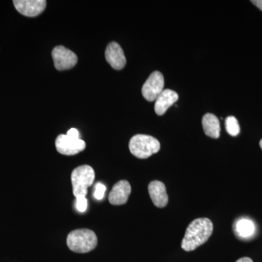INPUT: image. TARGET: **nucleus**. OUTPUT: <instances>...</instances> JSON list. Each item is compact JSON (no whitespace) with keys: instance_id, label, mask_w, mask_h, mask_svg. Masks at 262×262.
I'll list each match as a JSON object with an SVG mask.
<instances>
[{"instance_id":"1","label":"nucleus","mask_w":262,"mask_h":262,"mask_svg":"<svg viewBox=\"0 0 262 262\" xmlns=\"http://www.w3.org/2000/svg\"><path fill=\"white\" fill-rule=\"evenodd\" d=\"M213 230V225L211 220L207 218L196 219L186 229L182 248L186 251H194L208 241Z\"/></svg>"},{"instance_id":"2","label":"nucleus","mask_w":262,"mask_h":262,"mask_svg":"<svg viewBox=\"0 0 262 262\" xmlns=\"http://www.w3.org/2000/svg\"><path fill=\"white\" fill-rule=\"evenodd\" d=\"M67 244L71 251L74 252L89 253L97 246V236L91 229H77L68 234Z\"/></svg>"},{"instance_id":"3","label":"nucleus","mask_w":262,"mask_h":262,"mask_svg":"<svg viewBox=\"0 0 262 262\" xmlns=\"http://www.w3.org/2000/svg\"><path fill=\"white\" fill-rule=\"evenodd\" d=\"M129 149L136 158L146 159L159 151L160 144L159 141L152 136L138 134L131 138Z\"/></svg>"},{"instance_id":"4","label":"nucleus","mask_w":262,"mask_h":262,"mask_svg":"<svg viewBox=\"0 0 262 262\" xmlns=\"http://www.w3.org/2000/svg\"><path fill=\"white\" fill-rule=\"evenodd\" d=\"M94 179L95 172L92 167L84 165L76 168L71 176L73 194L75 198L87 195L88 189L94 184Z\"/></svg>"},{"instance_id":"5","label":"nucleus","mask_w":262,"mask_h":262,"mask_svg":"<svg viewBox=\"0 0 262 262\" xmlns=\"http://www.w3.org/2000/svg\"><path fill=\"white\" fill-rule=\"evenodd\" d=\"M54 66L57 70L63 71L73 68L77 63V56L74 52L64 46H56L52 51Z\"/></svg>"},{"instance_id":"6","label":"nucleus","mask_w":262,"mask_h":262,"mask_svg":"<svg viewBox=\"0 0 262 262\" xmlns=\"http://www.w3.org/2000/svg\"><path fill=\"white\" fill-rule=\"evenodd\" d=\"M164 83L165 81L161 72L158 71L152 72L143 85V96L148 101L151 102L156 101L157 98L164 91Z\"/></svg>"},{"instance_id":"7","label":"nucleus","mask_w":262,"mask_h":262,"mask_svg":"<svg viewBox=\"0 0 262 262\" xmlns=\"http://www.w3.org/2000/svg\"><path fill=\"white\" fill-rule=\"evenodd\" d=\"M85 142L80 139H75L68 135H59L56 140L57 151L64 155L78 154L85 149Z\"/></svg>"},{"instance_id":"8","label":"nucleus","mask_w":262,"mask_h":262,"mask_svg":"<svg viewBox=\"0 0 262 262\" xmlns=\"http://www.w3.org/2000/svg\"><path fill=\"white\" fill-rule=\"evenodd\" d=\"M45 0H15L13 4L20 14L27 17L40 15L46 8Z\"/></svg>"},{"instance_id":"9","label":"nucleus","mask_w":262,"mask_h":262,"mask_svg":"<svg viewBox=\"0 0 262 262\" xmlns=\"http://www.w3.org/2000/svg\"><path fill=\"white\" fill-rule=\"evenodd\" d=\"M105 58L113 69L120 70L126 64V58L124 54L123 50L118 43H110L105 51Z\"/></svg>"},{"instance_id":"10","label":"nucleus","mask_w":262,"mask_h":262,"mask_svg":"<svg viewBox=\"0 0 262 262\" xmlns=\"http://www.w3.org/2000/svg\"><path fill=\"white\" fill-rule=\"evenodd\" d=\"M131 192L130 184L126 180H121L114 185L108 195V201L114 206L125 204Z\"/></svg>"},{"instance_id":"11","label":"nucleus","mask_w":262,"mask_h":262,"mask_svg":"<svg viewBox=\"0 0 262 262\" xmlns=\"http://www.w3.org/2000/svg\"><path fill=\"white\" fill-rule=\"evenodd\" d=\"M150 198L155 206L162 208L167 206L168 196L165 184L160 181H153L148 187Z\"/></svg>"},{"instance_id":"12","label":"nucleus","mask_w":262,"mask_h":262,"mask_svg":"<svg viewBox=\"0 0 262 262\" xmlns=\"http://www.w3.org/2000/svg\"><path fill=\"white\" fill-rule=\"evenodd\" d=\"M179 99V95L172 90H164L155 101V110L158 115H163Z\"/></svg>"},{"instance_id":"13","label":"nucleus","mask_w":262,"mask_h":262,"mask_svg":"<svg viewBox=\"0 0 262 262\" xmlns=\"http://www.w3.org/2000/svg\"><path fill=\"white\" fill-rule=\"evenodd\" d=\"M203 130L205 134L213 139H218L220 136V122L218 117L213 114L208 113L203 117Z\"/></svg>"},{"instance_id":"14","label":"nucleus","mask_w":262,"mask_h":262,"mask_svg":"<svg viewBox=\"0 0 262 262\" xmlns=\"http://www.w3.org/2000/svg\"><path fill=\"white\" fill-rule=\"evenodd\" d=\"M234 230L239 237L246 239L251 237L254 234L256 227L253 221L248 219H241L236 222Z\"/></svg>"},{"instance_id":"15","label":"nucleus","mask_w":262,"mask_h":262,"mask_svg":"<svg viewBox=\"0 0 262 262\" xmlns=\"http://www.w3.org/2000/svg\"><path fill=\"white\" fill-rule=\"evenodd\" d=\"M226 130L229 135L237 136L239 134L241 127H239L238 121L234 116H229L226 119Z\"/></svg>"},{"instance_id":"16","label":"nucleus","mask_w":262,"mask_h":262,"mask_svg":"<svg viewBox=\"0 0 262 262\" xmlns=\"http://www.w3.org/2000/svg\"><path fill=\"white\" fill-rule=\"evenodd\" d=\"M106 192V187L101 183H98L95 187L94 198L98 201H101L104 196Z\"/></svg>"},{"instance_id":"17","label":"nucleus","mask_w":262,"mask_h":262,"mask_svg":"<svg viewBox=\"0 0 262 262\" xmlns=\"http://www.w3.org/2000/svg\"><path fill=\"white\" fill-rule=\"evenodd\" d=\"M88 201L85 196L76 198V208L77 211L83 213L87 210Z\"/></svg>"},{"instance_id":"18","label":"nucleus","mask_w":262,"mask_h":262,"mask_svg":"<svg viewBox=\"0 0 262 262\" xmlns=\"http://www.w3.org/2000/svg\"><path fill=\"white\" fill-rule=\"evenodd\" d=\"M67 135L70 136V137L75 138V139H80V134L79 131L76 128H71L70 130L67 132Z\"/></svg>"},{"instance_id":"19","label":"nucleus","mask_w":262,"mask_h":262,"mask_svg":"<svg viewBox=\"0 0 262 262\" xmlns=\"http://www.w3.org/2000/svg\"><path fill=\"white\" fill-rule=\"evenodd\" d=\"M251 3L253 5H256L262 11V0H253V1H251Z\"/></svg>"},{"instance_id":"20","label":"nucleus","mask_w":262,"mask_h":262,"mask_svg":"<svg viewBox=\"0 0 262 262\" xmlns=\"http://www.w3.org/2000/svg\"><path fill=\"white\" fill-rule=\"evenodd\" d=\"M236 262H253V261L251 258L248 257H244L239 258V259L237 260V261Z\"/></svg>"},{"instance_id":"21","label":"nucleus","mask_w":262,"mask_h":262,"mask_svg":"<svg viewBox=\"0 0 262 262\" xmlns=\"http://www.w3.org/2000/svg\"><path fill=\"white\" fill-rule=\"evenodd\" d=\"M259 145H260V147H261V149H262V139L261 141H260Z\"/></svg>"}]
</instances>
